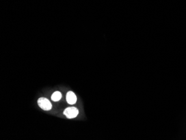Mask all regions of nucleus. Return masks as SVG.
I'll return each instance as SVG.
<instances>
[{"label": "nucleus", "mask_w": 186, "mask_h": 140, "mask_svg": "<svg viewBox=\"0 0 186 140\" xmlns=\"http://www.w3.org/2000/svg\"><path fill=\"white\" fill-rule=\"evenodd\" d=\"M38 104L41 109L44 111H49L52 108V105L49 101L45 98H40L38 101Z\"/></svg>", "instance_id": "nucleus-1"}, {"label": "nucleus", "mask_w": 186, "mask_h": 140, "mask_svg": "<svg viewBox=\"0 0 186 140\" xmlns=\"http://www.w3.org/2000/svg\"><path fill=\"white\" fill-rule=\"evenodd\" d=\"M79 113L78 109L75 107H68L64 111V114L68 118H73L78 116Z\"/></svg>", "instance_id": "nucleus-2"}, {"label": "nucleus", "mask_w": 186, "mask_h": 140, "mask_svg": "<svg viewBox=\"0 0 186 140\" xmlns=\"http://www.w3.org/2000/svg\"><path fill=\"white\" fill-rule=\"evenodd\" d=\"M66 101L70 105H74L76 102V96L74 93L71 91H69L66 94Z\"/></svg>", "instance_id": "nucleus-3"}, {"label": "nucleus", "mask_w": 186, "mask_h": 140, "mask_svg": "<svg viewBox=\"0 0 186 140\" xmlns=\"http://www.w3.org/2000/svg\"><path fill=\"white\" fill-rule=\"evenodd\" d=\"M62 97V94L58 91L55 92L54 93L52 94L51 96V99L54 102L58 101Z\"/></svg>", "instance_id": "nucleus-4"}]
</instances>
